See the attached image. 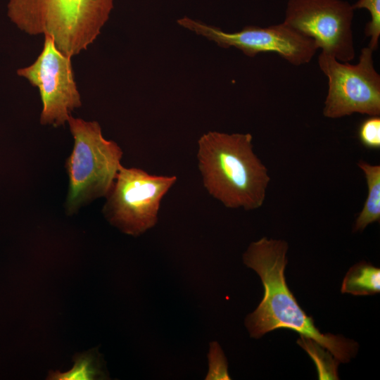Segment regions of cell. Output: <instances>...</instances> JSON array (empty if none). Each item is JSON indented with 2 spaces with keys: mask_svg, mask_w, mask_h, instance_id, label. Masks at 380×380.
Returning <instances> with one entry per match:
<instances>
[{
  "mask_svg": "<svg viewBox=\"0 0 380 380\" xmlns=\"http://www.w3.org/2000/svg\"><path fill=\"white\" fill-rule=\"evenodd\" d=\"M288 248L284 240L262 237L252 242L243 255V263L258 273L264 288L261 302L245 319L250 336L260 338L275 329H291L317 342L340 362H348L356 355L358 344L342 336L321 333L289 289L284 276Z\"/></svg>",
  "mask_w": 380,
  "mask_h": 380,
  "instance_id": "1",
  "label": "cell"
},
{
  "mask_svg": "<svg viewBox=\"0 0 380 380\" xmlns=\"http://www.w3.org/2000/svg\"><path fill=\"white\" fill-rule=\"evenodd\" d=\"M252 141L250 133L216 131L198 140L196 156L203 186L228 208L252 210L265 200L270 177Z\"/></svg>",
  "mask_w": 380,
  "mask_h": 380,
  "instance_id": "2",
  "label": "cell"
},
{
  "mask_svg": "<svg viewBox=\"0 0 380 380\" xmlns=\"http://www.w3.org/2000/svg\"><path fill=\"white\" fill-rule=\"evenodd\" d=\"M74 139L65 161L69 177L66 213L72 215L110 191L121 166L123 152L113 140L106 139L96 121L69 117L67 122Z\"/></svg>",
  "mask_w": 380,
  "mask_h": 380,
  "instance_id": "3",
  "label": "cell"
},
{
  "mask_svg": "<svg viewBox=\"0 0 380 380\" xmlns=\"http://www.w3.org/2000/svg\"><path fill=\"white\" fill-rule=\"evenodd\" d=\"M177 179L121 165L106 196L103 214L122 232L139 236L157 224L161 201Z\"/></svg>",
  "mask_w": 380,
  "mask_h": 380,
  "instance_id": "4",
  "label": "cell"
},
{
  "mask_svg": "<svg viewBox=\"0 0 380 380\" xmlns=\"http://www.w3.org/2000/svg\"><path fill=\"white\" fill-rule=\"evenodd\" d=\"M373 51L362 48L355 65L322 51L319 55V67L328 78L324 117L336 119L355 113L379 116L380 75L374 65Z\"/></svg>",
  "mask_w": 380,
  "mask_h": 380,
  "instance_id": "5",
  "label": "cell"
},
{
  "mask_svg": "<svg viewBox=\"0 0 380 380\" xmlns=\"http://www.w3.org/2000/svg\"><path fill=\"white\" fill-rule=\"evenodd\" d=\"M177 23L198 35L215 42L220 47H234L248 57L262 52H274L293 65L309 63L319 49L315 42L282 22L262 27L245 26L241 30L227 32L186 16Z\"/></svg>",
  "mask_w": 380,
  "mask_h": 380,
  "instance_id": "6",
  "label": "cell"
},
{
  "mask_svg": "<svg viewBox=\"0 0 380 380\" xmlns=\"http://www.w3.org/2000/svg\"><path fill=\"white\" fill-rule=\"evenodd\" d=\"M354 11L343 0H288L283 22L312 39L322 52L349 63L355 55Z\"/></svg>",
  "mask_w": 380,
  "mask_h": 380,
  "instance_id": "7",
  "label": "cell"
},
{
  "mask_svg": "<svg viewBox=\"0 0 380 380\" xmlns=\"http://www.w3.org/2000/svg\"><path fill=\"white\" fill-rule=\"evenodd\" d=\"M44 36L43 49L37 58L16 72L39 89L42 103L40 123L57 127L68 122L71 112L82 106V101L72 57L62 53L49 35Z\"/></svg>",
  "mask_w": 380,
  "mask_h": 380,
  "instance_id": "8",
  "label": "cell"
},
{
  "mask_svg": "<svg viewBox=\"0 0 380 380\" xmlns=\"http://www.w3.org/2000/svg\"><path fill=\"white\" fill-rule=\"evenodd\" d=\"M358 167L362 170L367 184L368 194L355 224L354 232H362L369 224L380 220V165L360 160Z\"/></svg>",
  "mask_w": 380,
  "mask_h": 380,
  "instance_id": "9",
  "label": "cell"
},
{
  "mask_svg": "<svg viewBox=\"0 0 380 380\" xmlns=\"http://www.w3.org/2000/svg\"><path fill=\"white\" fill-rule=\"evenodd\" d=\"M380 291V269L365 261L352 266L341 285L343 293L369 296Z\"/></svg>",
  "mask_w": 380,
  "mask_h": 380,
  "instance_id": "10",
  "label": "cell"
},
{
  "mask_svg": "<svg viewBox=\"0 0 380 380\" xmlns=\"http://www.w3.org/2000/svg\"><path fill=\"white\" fill-rule=\"evenodd\" d=\"M75 365L70 371L61 373L49 372V379L53 380H89L108 379L106 363L97 349L77 354L74 357Z\"/></svg>",
  "mask_w": 380,
  "mask_h": 380,
  "instance_id": "11",
  "label": "cell"
},
{
  "mask_svg": "<svg viewBox=\"0 0 380 380\" xmlns=\"http://www.w3.org/2000/svg\"><path fill=\"white\" fill-rule=\"evenodd\" d=\"M297 342L315 362L319 379H338L337 367L340 362L328 350L312 339L302 336Z\"/></svg>",
  "mask_w": 380,
  "mask_h": 380,
  "instance_id": "12",
  "label": "cell"
},
{
  "mask_svg": "<svg viewBox=\"0 0 380 380\" xmlns=\"http://www.w3.org/2000/svg\"><path fill=\"white\" fill-rule=\"evenodd\" d=\"M352 6L354 10L365 8L369 12L371 19L365 25L364 32L370 38L368 47L376 51L380 37V0H358Z\"/></svg>",
  "mask_w": 380,
  "mask_h": 380,
  "instance_id": "13",
  "label": "cell"
},
{
  "mask_svg": "<svg viewBox=\"0 0 380 380\" xmlns=\"http://www.w3.org/2000/svg\"><path fill=\"white\" fill-rule=\"evenodd\" d=\"M208 372L205 380H230L227 358L217 341L210 343L208 354Z\"/></svg>",
  "mask_w": 380,
  "mask_h": 380,
  "instance_id": "14",
  "label": "cell"
},
{
  "mask_svg": "<svg viewBox=\"0 0 380 380\" xmlns=\"http://www.w3.org/2000/svg\"><path fill=\"white\" fill-rule=\"evenodd\" d=\"M358 139L362 146L368 149L380 148V118L378 115L369 116L360 125L357 131Z\"/></svg>",
  "mask_w": 380,
  "mask_h": 380,
  "instance_id": "15",
  "label": "cell"
}]
</instances>
